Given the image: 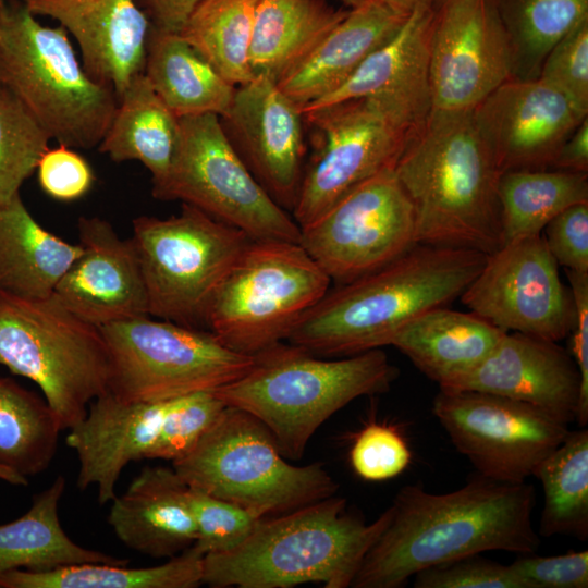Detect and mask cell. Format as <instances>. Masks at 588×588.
Returning a JSON list of instances; mask_svg holds the SVG:
<instances>
[{
    "label": "cell",
    "mask_w": 588,
    "mask_h": 588,
    "mask_svg": "<svg viewBox=\"0 0 588 588\" xmlns=\"http://www.w3.org/2000/svg\"><path fill=\"white\" fill-rule=\"evenodd\" d=\"M535 503L531 485L479 474L448 493L405 486L351 587L401 588L422 569L486 551L531 554L540 544L532 526Z\"/></svg>",
    "instance_id": "6da1fadb"
},
{
    "label": "cell",
    "mask_w": 588,
    "mask_h": 588,
    "mask_svg": "<svg viewBox=\"0 0 588 588\" xmlns=\"http://www.w3.org/2000/svg\"><path fill=\"white\" fill-rule=\"evenodd\" d=\"M486 258L471 248L417 243L381 268L329 289L286 341L318 356L390 345L407 323L460 297Z\"/></svg>",
    "instance_id": "7a4b0ae2"
},
{
    "label": "cell",
    "mask_w": 588,
    "mask_h": 588,
    "mask_svg": "<svg viewBox=\"0 0 588 588\" xmlns=\"http://www.w3.org/2000/svg\"><path fill=\"white\" fill-rule=\"evenodd\" d=\"M394 172L414 206L417 243L485 254L502 245V173L471 111H431L406 140Z\"/></svg>",
    "instance_id": "3957f363"
},
{
    "label": "cell",
    "mask_w": 588,
    "mask_h": 588,
    "mask_svg": "<svg viewBox=\"0 0 588 588\" xmlns=\"http://www.w3.org/2000/svg\"><path fill=\"white\" fill-rule=\"evenodd\" d=\"M372 523L331 495L291 512L259 518L235 548L204 555L203 584L212 588H289L318 583L351 587L364 556L391 519Z\"/></svg>",
    "instance_id": "277c9868"
},
{
    "label": "cell",
    "mask_w": 588,
    "mask_h": 588,
    "mask_svg": "<svg viewBox=\"0 0 588 588\" xmlns=\"http://www.w3.org/2000/svg\"><path fill=\"white\" fill-rule=\"evenodd\" d=\"M253 356L247 372L213 392L258 419L291 460L304 455L334 413L359 396L387 392L399 376L381 348L323 359L282 341Z\"/></svg>",
    "instance_id": "5b68a950"
},
{
    "label": "cell",
    "mask_w": 588,
    "mask_h": 588,
    "mask_svg": "<svg viewBox=\"0 0 588 588\" xmlns=\"http://www.w3.org/2000/svg\"><path fill=\"white\" fill-rule=\"evenodd\" d=\"M0 83L51 140L74 149L98 147L119 101L86 72L68 32L39 23L22 0L0 7Z\"/></svg>",
    "instance_id": "8992f818"
},
{
    "label": "cell",
    "mask_w": 588,
    "mask_h": 588,
    "mask_svg": "<svg viewBox=\"0 0 588 588\" xmlns=\"http://www.w3.org/2000/svg\"><path fill=\"white\" fill-rule=\"evenodd\" d=\"M172 467L188 487L259 517L287 513L338 491L321 463L296 466L286 462L258 419L228 405Z\"/></svg>",
    "instance_id": "52a82bcc"
},
{
    "label": "cell",
    "mask_w": 588,
    "mask_h": 588,
    "mask_svg": "<svg viewBox=\"0 0 588 588\" xmlns=\"http://www.w3.org/2000/svg\"><path fill=\"white\" fill-rule=\"evenodd\" d=\"M0 365L37 384L62 431L108 392L110 359L100 328L53 295L23 299L0 293Z\"/></svg>",
    "instance_id": "ba28073f"
},
{
    "label": "cell",
    "mask_w": 588,
    "mask_h": 588,
    "mask_svg": "<svg viewBox=\"0 0 588 588\" xmlns=\"http://www.w3.org/2000/svg\"><path fill=\"white\" fill-rule=\"evenodd\" d=\"M330 283L299 243L250 240L217 289L205 328L229 348L255 355L287 340Z\"/></svg>",
    "instance_id": "9c48e42d"
},
{
    "label": "cell",
    "mask_w": 588,
    "mask_h": 588,
    "mask_svg": "<svg viewBox=\"0 0 588 588\" xmlns=\"http://www.w3.org/2000/svg\"><path fill=\"white\" fill-rule=\"evenodd\" d=\"M106 341L108 392L123 402L158 403L213 392L252 367L207 329L142 316L99 327Z\"/></svg>",
    "instance_id": "30bf717a"
},
{
    "label": "cell",
    "mask_w": 588,
    "mask_h": 588,
    "mask_svg": "<svg viewBox=\"0 0 588 588\" xmlns=\"http://www.w3.org/2000/svg\"><path fill=\"white\" fill-rule=\"evenodd\" d=\"M131 238L149 316L199 329H206L217 289L250 241L236 228L187 204L169 218H135Z\"/></svg>",
    "instance_id": "8fae6325"
},
{
    "label": "cell",
    "mask_w": 588,
    "mask_h": 588,
    "mask_svg": "<svg viewBox=\"0 0 588 588\" xmlns=\"http://www.w3.org/2000/svg\"><path fill=\"white\" fill-rule=\"evenodd\" d=\"M151 194L194 206L250 240L301 242V228L255 179L216 114L180 118L174 160Z\"/></svg>",
    "instance_id": "7c38bea8"
},
{
    "label": "cell",
    "mask_w": 588,
    "mask_h": 588,
    "mask_svg": "<svg viewBox=\"0 0 588 588\" xmlns=\"http://www.w3.org/2000/svg\"><path fill=\"white\" fill-rule=\"evenodd\" d=\"M303 114L318 137L291 212L301 229L360 183L394 168L412 135L387 107L371 98L350 99Z\"/></svg>",
    "instance_id": "4fadbf2b"
},
{
    "label": "cell",
    "mask_w": 588,
    "mask_h": 588,
    "mask_svg": "<svg viewBox=\"0 0 588 588\" xmlns=\"http://www.w3.org/2000/svg\"><path fill=\"white\" fill-rule=\"evenodd\" d=\"M301 231L302 247L338 284L381 268L417 244L414 206L394 168L357 185Z\"/></svg>",
    "instance_id": "5bb4252c"
},
{
    "label": "cell",
    "mask_w": 588,
    "mask_h": 588,
    "mask_svg": "<svg viewBox=\"0 0 588 588\" xmlns=\"http://www.w3.org/2000/svg\"><path fill=\"white\" fill-rule=\"evenodd\" d=\"M432 412L477 474L510 483L532 476L569 431L534 405L473 390L440 389Z\"/></svg>",
    "instance_id": "9a60e30c"
},
{
    "label": "cell",
    "mask_w": 588,
    "mask_h": 588,
    "mask_svg": "<svg viewBox=\"0 0 588 588\" xmlns=\"http://www.w3.org/2000/svg\"><path fill=\"white\" fill-rule=\"evenodd\" d=\"M460 297L471 313L505 332L559 342L572 328V294L541 234L513 240L487 254Z\"/></svg>",
    "instance_id": "2e32d148"
},
{
    "label": "cell",
    "mask_w": 588,
    "mask_h": 588,
    "mask_svg": "<svg viewBox=\"0 0 588 588\" xmlns=\"http://www.w3.org/2000/svg\"><path fill=\"white\" fill-rule=\"evenodd\" d=\"M514 77L513 54L492 0H442L429 44L431 111H473Z\"/></svg>",
    "instance_id": "e0dca14e"
},
{
    "label": "cell",
    "mask_w": 588,
    "mask_h": 588,
    "mask_svg": "<svg viewBox=\"0 0 588 588\" xmlns=\"http://www.w3.org/2000/svg\"><path fill=\"white\" fill-rule=\"evenodd\" d=\"M219 118L255 179L292 212L305 171L301 107L275 82L254 76L235 87L229 109Z\"/></svg>",
    "instance_id": "ac0fdd59"
},
{
    "label": "cell",
    "mask_w": 588,
    "mask_h": 588,
    "mask_svg": "<svg viewBox=\"0 0 588 588\" xmlns=\"http://www.w3.org/2000/svg\"><path fill=\"white\" fill-rule=\"evenodd\" d=\"M501 173L551 166L587 114L542 79L511 78L473 111Z\"/></svg>",
    "instance_id": "d6986e66"
},
{
    "label": "cell",
    "mask_w": 588,
    "mask_h": 588,
    "mask_svg": "<svg viewBox=\"0 0 588 588\" xmlns=\"http://www.w3.org/2000/svg\"><path fill=\"white\" fill-rule=\"evenodd\" d=\"M81 255L53 296L69 310L97 327L149 316L145 281L132 238L121 237L99 217L77 223Z\"/></svg>",
    "instance_id": "ffe728a7"
},
{
    "label": "cell",
    "mask_w": 588,
    "mask_h": 588,
    "mask_svg": "<svg viewBox=\"0 0 588 588\" xmlns=\"http://www.w3.org/2000/svg\"><path fill=\"white\" fill-rule=\"evenodd\" d=\"M440 389L525 402L568 425L576 421L580 377L574 358L558 342L506 332L480 364Z\"/></svg>",
    "instance_id": "44dd1931"
},
{
    "label": "cell",
    "mask_w": 588,
    "mask_h": 588,
    "mask_svg": "<svg viewBox=\"0 0 588 588\" xmlns=\"http://www.w3.org/2000/svg\"><path fill=\"white\" fill-rule=\"evenodd\" d=\"M433 16L432 7L413 11L400 30L371 52L339 88L302 111L371 98L387 107L411 133L417 131L432 107L429 44Z\"/></svg>",
    "instance_id": "7402d4cb"
},
{
    "label": "cell",
    "mask_w": 588,
    "mask_h": 588,
    "mask_svg": "<svg viewBox=\"0 0 588 588\" xmlns=\"http://www.w3.org/2000/svg\"><path fill=\"white\" fill-rule=\"evenodd\" d=\"M59 22L76 41L86 72L118 98L144 72L150 22L135 0H22Z\"/></svg>",
    "instance_id": "603a6c76"
},
{
    "label": "cell",
    "mask_w": 588,
    "mask_h": 588,
    "mask_svg": "<svg viewBox=\"0 0 588 588\" xmlns=\"http://www.w3.org/2000/svg\"><path fill=\"white\" fill-rule=\"evenodd\" d=\"M170 401L123 402L110 392L95 399L65 439L77 455V487L86 490L94 486L100 505L111 502L123 469L145 460Z\"/></svg>",
    "instance_id": "cb8c5ba5"
},
{
    "label": "cell",
    "mask_w": 588,
    "mask_h": 588,
    "mask_svg": "<svg viewBox=\"0 0 588 588\" xmlns=\"http://www.w3.org/2000/svg\"><path fill=\"white\" fill-rule=\"evenodd\" d=\"M111 502L108 524L133 551L171 559L196 542L189 487L173 467L145 466Z\"/></svg>",
    "instance_id": "d4e9b609"
},
{
    "label": "cell",
    "mask_w": 588,
    "mask_h": 588,
    "mask_svg": "<svg viewBox=\"0 0 588 588\" xmlns=\"http://www.w3.org/2000/svg\"><path fill=\"white\" fill-rule=\"evenodd\" d=\"M407 17L381 0H366L351 8L277 85L303 109L339 88L371 52L400 30Z\"/></svg>",
    "instance_id": "484cf974"
},
{
    "label": "cell",
    "mask_w": 588,
    "mask_h": 588,
    "mask_svg": "<svg viewBox=\"0 0 588 588\" xmlns=\"http://www.w3.org/2000/svg\"><path fill=\"white\" fill-rule=\"evenodd\" d=\"M505 333L471 311L439 307L407 323L390 345L441 388L480 364Z\"/></svg>",
    "instance_id": "4316f807"
},
{
    "label": "cell",
    "mask_w": 588,
    "mask_h": 588,
    "mask_svg": "<svg viewBox=\"0 0 588 588\" xmlns=\"http://www.w3.org/2000/svg\"><path fill=\"white\" fill-rule=\"evenodd\" d=\"M81 253L79 243L45 229L21 194L0 206V293L23 299L49 298Z\"/></svg>",
    "instance_id": "83f0119b"
},
{
    "label": "cell",
    "mask_w": 588,
    "mask_h": 588,
    "mask_svg": "<svg viewBox=\"0 0 588 588\" xmlns=\"http://www.w3.org/2000/svg\"><path fill=\"white\" fill-rule=\"evenodd\" d=\"M144 74L156 94L177 117L216 114L229 109L235 91L177 32L150 24Z\"/></svg>",
    "instance_id": "f1b7e54d"
},
{
    "label": "cell",
    "mask_w": 588,
    "mask_h": 588,
    "mask_svg": "<svg viewBox=\"0 0 588 588\" xmlns=\"http://www.w3.org/2000/svg\"><path fill=\"white\" fill-rule=\"evenodd\" d=\"M324 0H258L249 46L253 76L278 83L345 17Z\"/></svg>",
    "instance_id": "f546056e"
},
{
    "label": "cell",
    "mask_w": 588,
    "mask_h": 588,
    "mask_svg": "<svg viewBox=\"0 0 588 588\" xmlns=\"http://www.w3.org/2000/svg\"><path fill=\"white\" fill-rule=\"evenodd\" d=\"M62 475L34 495L19 518L0 525V574L12 569L46 572L82 563L128 564L127 559L77 544L63 529L59 504L65 491Z\"/></svg>",
    "instance_id": "4dcf8cb0"
},
{
    "label": "cell",
    "mask_w": 588,
    "mask_h": 588,
    "mask_svg": "<svg viewBox=\"0 0 588 588\" xmlns=\"http://www.w3.org/2000/svg\"><path fill=\"white\" fill-rule=\"evenodd\" d=\"M179 142L180 118L160 99L143 72L119 97L98 150L118 163L140 162L156 185L168 174Z\"/></svg>",
    "instance_id": "1f68e13d"
},
{
    "label": "cell",
    "mask_w": 588,
    "mask_h": 588,
    "mask_svg": "<svg viewBox=\"0 0 588 588\" xmlns=\"http://www.w3.org/2000/svg\"><path fill=\"white\" fill-rule=\"evenodd\" d=\"M204 553L194 544L157 566L82 563L46 572L12 569L0 588H196L203 585Z\"/></svg>",
    "instance_id": "d6a6232c"
},
{
    "label": "cell",
    "mask_w": 588,
    "mask_h": 588,
    "mask_svg": "<svg viewBox=\"0 0 588 588\" xmlns=\"http://www.w3.org/2000/svg\"><path fill=\"white\" fill-rule=\"evenodd\" d=\"M502 244L541 234L566 208L588 203L587 172L512 170L498 182Z\"/></svg>",
    "instance_id": "836d02e7"
},
{
    "label": "cell",
    "mask_w": 588,
    "mask_h": 588,
    "mask_svg": "<svg viewBox=\"0 0 588 588\" xmlns=\"http://www.w3.org/2000/svg\"><path fill=\"white\" fill-rule=\"evenodd\" d=\"M61 431L44 396L0 377V466L26 478L45 471L57 453Z\"/></svg>",
    "instance_id": "e575fe53"
},
{
    "label": "cell",
    "mask_w": 588,
    "mask_h": 588,
    "mask_svg": "<svg viewBox=\"0 0 588 588\" xmlns=\"http://www.w3.org/2000/svg\"><path fill=\"white\" fill-rule=\"evenodd\" d=\"M544 503L539 534L542 537L588 538V430L568 431L560 445L535 468Z\"/></svg>",
    "instance_id": "d590c367"
},
{
    "label": "cell",
    "mask_w": 588,
    "mask_h": 588,
    "mask_svg": "<svg viewBox=\"0 0 588 588\" xmlns=\"http://www.w3.org/2000/svg\"><path fill=\"white\" fill-rule=\"evenodd\" d=\"M258 0H200L180 35L234 86L250 81L249 46Z\"/></svg>",
    "instance_id": "8d00e7d4"
},
{
    "label": "cell",
    "mask_w": 588,
    "mask_h": 588,
    "mask_svg": "<svg viewBox=\"0 0 588 588\" xmlns=\"http://www.w3.org/2000/svg\"><path fill=\"white\" fill-rule=\"evenodd\" d=\"M502 20L511 42L514 77L538 78L549 51L588 20V0H515Z\"/></svg>",
    "instance_id": "74e56055"
},
{
    "label": "cell",
    "mask_w": 588,
    "mask_h": 588,
    "mask_svg": "<svg viewBox=\"0 0 588 588\" xmlns=\"http://www.w3.org/2000/svg\"><path fill=\"white\" fill-rule=\"evenodd\" d=\"M50 140L23 102L0 83V206L20 194Z\"/></svg>",
    "instance_id": "f35d334b"
},
{
    "label": "cell",
    "mask_w": 588,
    "mask_h": 588,
    "mask_svg": "<svg viewBox=\"0 0 588 588\" xmlns=\"http://www.w3.org/2000/svg\"><path fill=\"white\" fill-rule=\"evenodd\" d=\"M224 407L215 392H198L171 400L145 460L172 463L180 460L194 448Z\"/></svg>",
    "instance_id": "ab89813d"
},
{
    "label": "cell",
    "mask_w": 588,
    "mask_h": 588,
    "mask_svg": "<svg viewBox=\"0 0 588 588\" xmlns=\"http://www.w3.org/2000/svg\"><path fill=\"white\" fill-rule=\"evenodd\" d=\"M189 505L197 532L194 544L204 555L235 548L261 518L243 506L191 487Z\"/></svg>",
    "instance_id": "60d3db41"
},
{
    "label": "cell",
    "mask_w": 588,
    "mask_h": 588,
    "mask_svg": "<svg viewBox=\"0 0 588 588\" xmlns=\"http://www.w3.org/2000/svg\"><path fill=\"white\" fill-rule=\"evenodd\" d=\"M588 113V20L567 33L547 54L538 76Z\"/></svg>",
    "instance_id": "b9f144b4"
},
{
    "label": "cell",
    "mask_w": 588,
    "mask_h": 588,
    "mask_svg": "<svg viewBox=\"0 0 588 588\" xmlns=\"http://www.w3.org/2000/svg\"><path fill=\"white\" fill-rule=\"evenodd\" d=\"M412 453L395 428L371 422L356 436L350 451L357 476L368 481L396 477L409 465Z\"/></svg>",
    "instance_id": "7bdbcfd3"
},
{
    "label": "cell",
    "mask_w": 588,
    "mask_h": 588,
    "mask_svg": "<svg viewBox=\"0 0 588 588\" xmlns=\"http://www.w3.org/2000/svg\"><path fill=\"white\" fill-rule=\"evenodd\" d=\"M415 588H527L512 569L479 554L464 556L418 572Z\"/></svg>",
    "instance_id": "ee69618b"
},
{
    "label": "cell",
    "mask_w": 588,
    "mask_h": 588,
    "mask_svg": "<svg viewBox=\"0 0 588 588\" xmlns=\"http://www.w3.org/2000/svg\"><path fill=\"white\" fill-rule=\"evenodd\" d=\"M36 171L42 192L60 201L82 198L96 180L88 161L74 148L60 144L42 154Z\"/></svg>",
    "instance_id": "f6af8a7d"
},
{
    "label": "cell",
    "mask_w": 588,
    "mask_h": 588,
    "mask_svg": "<svg viewBox=\"0 0 588 588\" xmlns=\"http://www.w3.org/2000/svg\"><path fill=\"white\" fill-rule=\"evenodd\" d=\"M527 588H587L588 551L520 556L510 564Z\"/></svg>",
    "instance_id": "bcb514c9"
},
{
    "label": "cell",
    "mask_w": 588,
    "mask_h": 588,
    "mask_svg": "<svg viewBox=\"0 0 588 588\" xmlns=\"http://www.w3.org/2000/svg\"><path fill=\"white\" fill-rule=\"evenodd\" d=\"M544 241L558 265L588 272V203L573 205L546 226Z\"/></svg>",
    "instance_id": "7dc6e473"
},
{
    "label": "cell",
    "mask_w": 588,
    "mask_h": 588,
    "mask_svg": "<svg viewBox=\"0 0 588 588\" xmlns=\"http://www.w3.org/2000/svg\"><path fill=\"white\" fill-rule=\"evenodd\" d=\"M573 299L572 357L580 377V393L576 422L585 427L588 421V272L566 270Z\"/></svg>",
    "instance_id": "c3c4849f"
},
{
    "label": "cell",
    "mask_w": 588,
    "mask_h": 588,
    "mask_svg": "<svg viewBox=\"0 0 588 588\" xmlns=\"http://www.w3.org/2000/svg\"><path fill=\"white\" fill-rule=\"evenodd\" d=\"M200 0H135L155 27L180 32Z\"/></svg>",
    "instance_id": "681fc988"
},
{
    "label": "cell",
    "mask_w": 588,
    "mask_h": 588,
    "mask_svg": "<svg viewBox=\"0 0 588 588\" xmlns=\"http://www.w3.org/2000/svg\"><path fill=\"white\" fill-rule=\"evenodd\" d=\"M551 166L560 170L588 171V118L562 144Z\"/></svg>",
    "instance_id": "f907efd6"
},
{
    "label": "cell",
    "mask_w": 588,
    "mask_h": 588,
    "mask_svg": "<svg viewBox=\"0 0 588 588\" xmlns=\"http://www.w3.org/2000/svg\"><path fill=\"white\" fill-rule=\"evenodd\" d=\"M390 8L409 15L413 11L420 8L432 7L434 0H381Z\"/></svg>",
    "instance_id": "816d5d0a"
},
{
    "label": "cell",
    "mask_w": 588,
    "mask_h": 588,
    "mask_svg": "<svg viewBox=\"0 0 588 588\" xmlns=\"http://www.w3.org/2000/svg\"><path fill=\"white\" fill-rule=\"evenodd\" d=\"M0 480L5 481L14 486H27L28 480L26 477H23L15 471L0 466Z\"/></svg>",
    "instance_id": "f5cc1de1"
},
{
    "label": "cell",
    "mask_w": 588,
    "mask_h": 588,
    "mask_svg": "<svg viewBox=\"0 0 588 588\" xmlns=\"http://www.w3.org/2000/svg\"><path fill=\"white\" fill-rule=\"evenodd\" d=\"M339 1H341L344 5H346V7H348L351 9V8L359 5L360 3H363L366 0H339Z\"/></svg>",
    "instance_id": "db71d44e"
},
{
    "label": "cell",
    "mask_w": 588,
    "mask_h": 588,
    "mask_svg": "<svg viewBox=\"0 0 588 588\" xmlns=\"http://www.w3.org/2000/svg\"><path fill=\"white\" fill-rule=\"evenodd\" d=\"M3 1H4V0H0V7H1V4L3 3Z\"/></svg>",
    "instance_id": "11a10c76"
}]
</instances>
